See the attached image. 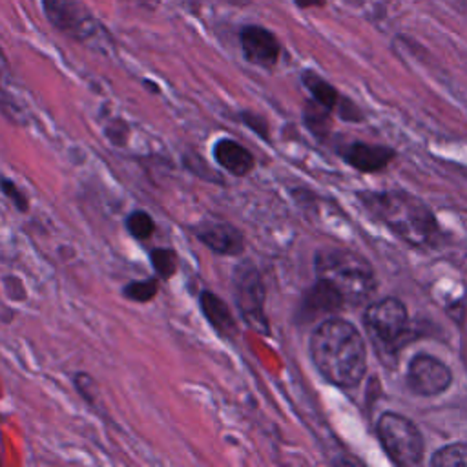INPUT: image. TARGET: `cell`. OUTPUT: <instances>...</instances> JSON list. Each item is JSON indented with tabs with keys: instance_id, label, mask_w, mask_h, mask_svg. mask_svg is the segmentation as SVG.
<instances>
[{
	"instance_id": "6da1fadb",
	"label": "cell",
	"mask_w": 467,
	"mask_h": 467,
	"mask_svg": "<svg viewBox=\"0 0 467 467\" xmlns=\"http://www.w3.org/2000/svg\"><path fill=\"white\" fill-rule=\"evenodd\" d=\"M310 356L327 381L345 389L358 385L367 368L361 334L352 323L339 317L323 321L312 332Z\"/></svg>"
},
{
	"instance_id": "52a82bcc",
	"label": "cell",
	"mask_w": 467,
	"mask_h": 467,
	"mask_svg": "<svg viewBox=\"0 0 467 467\" xmlns=\"http://www.w3.org/2000/svg\"><path fill=\"white\" fill-rule=\"evenodd\" d=\"M234 299L243 321L261 334H268V319L265 314V285L259 270L244 261L234 270Z\"/></svg>"
},
{
	"instance_id": "ba28073f",
	"label": "cell",
	"mask_w": 467,
	"mask_h": 467,
	"mask_svg": "<svg viewBox=\"0 0 467 467\" xmlns=\"http://www.w3.org/2000/svg\"><path fill=\"white\" fill-rule=\"evenodd\" d=\"M452 381L451 370L440 359L418 354L410 359L407 370V385L418 396H438L449 389Z\"/></svg>"
},
{
	"instance_id": "4fadbf2b",
	"label": "cell",
	"mask_w": 467,
	"mask_h": 467,
	"mask_svg": "<svg viewBox=\"0 0 467 467\" xmlns=\"http://www.w3.org/2000/svg\"><path fill=\"white\" fill-rule=\"evenodd\" d=\"M341 155L348 164H352L361 171H378L390 162V159L394 157V151L385 146L352 142L341 151Z\"/></svg>"
},
{
	"instance_id": "5bb4252c",
	"label": "cell",
	"mask_w": 467,
	"mask_h": 467,
	"mask_svg": "<svg viewBox=\"0 0 467 467\" xmlns=\"http://www.w3.org/2000/svg\"><path fill=\"white\" fill-rule=\"evenodd\" d=\"M199 305H201L204 317L208 319V323L213 327V330L219 336L230 337V339L235 336V332H237L235 319H234L230 308L226 306V303L219 296H215L210 290H204L199 296Z\"/></svg>"
},
{
	"instance_id": "ffe728a7",
	"label": "cell",
	"mask_w": 467,
	"mask_h": 467,
	"mask_svg": "<svg viewBox=\"0 0 467 467\" xmlns=\"http://www.w3.org/2000/svg\"><path fill=\"white\" fill-rule=\"evenodd\" d=\"M151 265L161 277H171L177 270V254L170 248H155L150 254Z\"/></svg>"
},
{
	"instance_id": "5b68a950",
	"label": "cell",
	"mask_w": 467,
	"mask_h": 467,
	"mask_svg": "<svg viewBox=\"0 0 467 467\" xmlns=\"http://www.w3.org/2000/svg\"><path fill=\"white\" fill-rule=\"evenodd\" d=\"M42 9L51 26L78 42L95 47L99 42L108 40L100 22L78 0H42Z\"/></svg>"
},
{
	"instance_id": "30bf717a",
	"label": "cell",
	"mask_w": 467,
	"mask_h": 467,
	"mask_svg": "<svg viewBox=\"0 0 467 467\" xmlns=\"http://www.w3.org/2000/svg\"><path fill=\"white\" fill-rule=\"evenodd\" d=\"M193 235L212 252L221 255H239L244 248L243 234L230 223L204 221L193 230Z\"/></svg>"
},
{
	"instance_id": "d6986e66",
	"label": "cell",
	"mask_w": 467,
	"mask_h": 467,
	"mask_svg": "<svg viewBox=\"0 0 467 467\" xmlns=\"http://www.w3.org/2000/svg\"><path fill=\"white\" fill-rule=\"evenodd\" d=\"M159 290V283L157 279H144V281H131L122 288V296L131 299V301H139V303H146L150 299L155 297Z\"/></svg>"
},
{
	"instance_id": "9a60e30c",
	"label": "cell",
	"mask_w": 467,
	"mask_h": 467,
	"mask_svg": "<svg viewBox=\"0 0 467 467\" xmlns=\"http://www.w3.org/2000/svg\"><path fill=\"white\" fill-rule=\"evenodd\" d=\"M345 303L339 297V294L328 286L325 281L317 279V283L305 294L299 314L303 319H312L314 316L332 312L341 308Z\"/></svg>"
},
{
	"instance_id": "e0dca14e",
	"label": "cell",
	"mask_w": 467,
	"mask_h": 467,
	"mask_svg": "<svg viewBox=\"0 0 467 467\" xmlns=\"http://www.w3.org/2000/svg\"><path fill=\"white\" fill-rule=\"evenodd\" d=\"M434 467H467V443H451L434 452Z\"/></svg>"
},
{
	"instance_id": "8fae6325",
	"label": "cell",
	"mask_w": 467,
	"mask_h": 467,
	"mask_svg": "<svg viewBox=\"0 0 467 467\" xmlns=\"http://www.w3.org/2000/svg\"><path fill=\"white\" fill-rule=\"evenodd\" d=\"M0 113L13 124L24 126L29 120L27 106L16 89L11 66L0 47Z\"/></svg>"
},
{
	"instance_id": "3957f363",
	"label": "cell",
	"mask_w": 467,
	"mask_h": 467,
	"mask_svg": "<svg viewBox=\"0 0 467 467\" xmlns=\"http://www.w3.org/2000/svg\"><path fill=\"white\" fill-rule=\"evenodd\" d=\"M317 279L332 286L345 305L367 301L376 286L372 266L359 254L347 248H325L316 254Z\"/></svg>"
},
{
	"instance_id": "277c9868",
	"label": "cell",
	"mask_w": 467,
	"mask_h": 467,
	"mask_svg": "<svg viewBox=\"0 0 467 467\" xmlns=\"http://www.w3.org/2000/svg\"><path fill=\"white\" fill-rule=\"evenodd\" d=\"M378 436L387 456L401 467L418 465L423 460V438L418 427L401 414L385 412L378 420Z\"/></svg>"
},
{
	"instance_id": "9c48e42d",
	"label": "cell",
	"mask_w": 467,
	"mask_h": 467,
	"mask_svg": "<svg viewBox=\"0 0 467 467\" xmlns=\"http://www.w3.org/2000/svg\"><path fill=\"white\" fill-rule=\"evenodd\" d=\"M241 51L250 64L261 67L275 66L279 58V42L268 29L261 26H244L239 33Z\"/></svg>"
},
{
	"instance_id": "ac0fdd59",
	"label": "cell",
	"mask_w": 467,
	"mask_h": 467,
	"mask_svg": "<svg viewBox=\"0 0 467 467\" xmlns=\"http://www.w3.org/2000/svg\"><path fill=\"white\" fill-rule=\"evenodd\" d=\"M126 228L128 232L135 237V239H148L151 237L153 230H155V223L151 219V215L144 210H135L126 217Z\"/></svg>"
},
{
	"instance_id": "44dd1931",
	"label": "cell",
	"mask_w": 467,
	"mask_h": 467,
	"mask_svg": "<svg viewBox=\"0 0 467 467\" xmlns=\"http://www.w3.org/2000/svg\"><path fill=\"white\" fill-rule=\"evenodd\" d=\"M0 190H2V193L15 204V208L16 210H20V212H27V197H26V193L11 181V179H0Z\"/></svg>"
},
{
	"instance_id": "7c38bea8",
	"label": "cell",
	"mask_w": 467,
	"mask_h": 467,
	"mask_svg": "<svg viewBox=\"0 0 467 467\" xmlns=\"http://www.w3.org/2000/svg\"><path fill=\"white\" fill-rule=\"evenodd\" d=\"M213 161L235 177H243L254 170V155L234 139H219L212 150Z\"/></svg>"
},
{
	"instance_id": "8992f818",
	"label": "cell",
	"mask_w": 467,
	"mask_h": 467,
	"mask_svg": "<svg viewBox=\"0 0 467 467\" xmlns=\"http://www.w3.org/2000/svg\"><path fill=\"white\" fill-rule=\"evenodd\" d=\"M363 321L374 345L390 352H396V347L405 337L409 327L405 305L396 297H385L372 303L367 308Z\"/></svg>"
},
{
	"instance_id": "7402d4cb",
	"label": "cell",
	"mask_w": 467,
	"mask_h": 467,
	"mask_svg": "<svg viewBox=\"0 0 467 467\" xmlns=\"http://www.w3.org/2000/svg\"><path fill=\"white\" fill-rule=\"evenodd\" d=\"M325 0H296V4L299 7H314V5H321Z\"/></svg>"
},
{
	"instance_id": "7a4b0ae2",
	"label": "cell",
	"mask_w": 467,
	"mask_h": 467,
	"mask_svg": "<svg viewBox=\"0 0 467 467\" xmlns=\"http://www.w3.org/2000/svg\"><path fill=\"white\" fill-rule=\"evenodd\" d=\"M363 206L403 241L423 246L438 237V223L432 212L418 197L401 190L367 192L359 195Z\"/></svg>"
},
{
	"instance_id": "603a6c76",
	"label": "cell",
	"mask_w": 467,
	"mask_h": 467,
	"mask_svg": "<svg viewBox=\"0 0 467 467\" xmlns=\"http://www.w3.org/2000/svg\"><path fill=\"white\" fill-rule=\"evenodd\" d=\"M0 458H2V441H0Z\"/></svg>"
},
{
	"instance_id": "2e32d148",
	"label": "cell",
	"mask_w": 467,
	"mask_h": 467,
	"mask_svg": "<svg viewBox=\"0 0 467 467\" xmlns=\"http://www.w3.org/2000/svg\"><path fill=\"white\" fill-rule=\"evenodd\" d=\"M303 82H305V86L308 88V91L312 93V97H314V100H316L317 104L325 106L328 111H330V109H336V108L341 111V108H343L345 102H339V100H341L339 93H337L327 80H323L321 77H317V75L312 73V71H306V73L303 75Z\"/></svg>"
}]
</instances>
